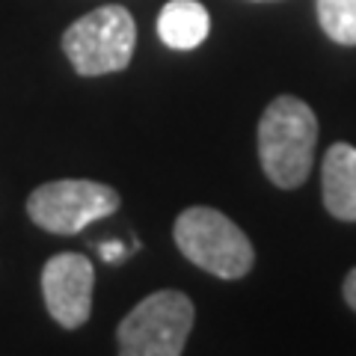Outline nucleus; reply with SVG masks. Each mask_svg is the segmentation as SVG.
Listing matches in <instances>:
<instances>
[{
	"mask_svg": "<svg viewBox=\"0 0 356 356\" xmlns=\"http://www.w3.org/2000/svg\"><path fill=\"white\" fill-rule=\"evenodd\" d=\"M95 291L92 261L81 252H60L42 267V297L51 318L65 330H77L89 321Z\"/></svg>",
	"mask_w": 356,
	"mask_h": 356,
	"instance_id": "423d86ee",
	"label": "nucleus"
},
{
	"mask_svg": "<svg viewBox=\"0 0 356 356\" xmlns=\"http://www.w3.org/2000/svg\"><path fill=\"white\" fill-rule=\"evenodd\" d=\"M98 250H102V259L110 261V264L125 259V247H122L119 241H104V243H98Z\"/></svg>",
	"mask_w": 356,
	"mask_h": 356,
	"instance_id": "9d476101",
	"label": "nucleus"
},
{
	"mask_svg": "<svg viewBox=\"0 0 356 356\" xmlns=\"http://www.w3.org/2000/svg\"><path fill=\"white\" fill-rule=\"evenodd\" d=\"M318 143V119L303 98L280 95L259 119V161L264 175L282 191H294L309 178Z\"/></svg>",
	"mask_w": 356,
	"mask_h": 356,
	"instance_id": "f257e3e1",
	"label": "nucleus"
},
{
	"mask_svg": "<svg viewBox=\"0 0 356 356\" xmlns=\"http://www.w3.org/2000/svg\"><path fill=\"white\" fill-rule=\"evenodd\" d=\"M324 208L341 222H356V149L350 143H332L321 163Z\"/></svg>",
	"mask_w": 356,
	"mask_h": 356,
	"instance_id": "0eeeda50",
	"label": "nucleus"
},
{
	"mask_svg": "<svg viewBox=\"0 0 356 356\" xmlns=\"http://www.w3.org/2000/svg\"><path fill=\"white\" fill-rule=\"evenodd\" d=\"M211 33V15L199 0H170L158 15V36L172 51H193Z\"/></svg>",
	"mask_w": 356,
	"mask_h": 356,
	"instance_id": "6e6552de",
	"label": "nucleus"
},
{
	"mask_svg": "<svg viewBox=\"0 0 356 356\" xmlns=\"http://www.w3.org/2000/svg\"><path fill=\"white\" fill-rule=\"evenodd\" d=\"M318 21L339 44H356V0H318Z\"/></svg>",
	"mask_w": 356,
	"mask_h": 356,
	"instance_id": "1a4fd4ad",
	"label": "nucleus"
},
{
	"mask_svg": "<svg viewBox=\"0 0 356 356\" xmlns=\"http://www.w3.org/2000/svg\"><path fill=\"white\" fill-rule=\"evenodd\" d=\"M137 44V24L125 6H98L63 33V51L81 77L125 72Z\"/></svg>",
	"mask_w": 356,
	"mask_h": 356,
	"instance_id": "7ed1b4c3",
	"label": "nucleus"
},
{
	"mask_svg": "<svg viewBox=\"0 0 356 356\" xmlns=\"http://www.w3.org/2000/svg\"><path fill=\"white\" fill-rule=\"evenodd\" d=\"M119 193L110 184L89 178H60L36 187L27 199V214L51 235H77L89 222L119 211Z\"/></svg>",
	"mask_w": 356,
	"mask_h": 356,
	"instance_id": "39448f33",
	"label": "nucleus"
},
{
	"mask_svg": "<svg viewBox=\"0 0 356 356\" xmlns=\"http://www.w3.org/2000/svg\"><path fill=\"white\" fill-rule=\"evenodd\" d=\"M341 294H344V303H348L356 312V267L344 276V285H341Z\"/></svg>",
	"mask_w": 356,
	"mask_h": 356,
	"instance_id": "9b49d317",
	"label": "nucleus"
},
{
	"mask_svg": "<svg viewBox=\"0 0 356 356\" xmlns=\"http://www.w3.org/2000/svg\"><path fill=\"white\" fill-rule=\"evenodd\" d=\"M175 247L187 261L220 280H241L252 270L255 250L235 220L208 205H193L178 214L172 229Z\"/></svg>",
	"mask_w": 356,
	"mask_h": 356,
	"instance_id": "f03ea898",
	"label": "nucleus"
},
{
	"mask_svg": "<svg viewBox=\"0 0 356 356\" xmlns=\"http://www.w3.org/2000/svg\"><path fill=\"white\" fill-rule=\"evenodd\" d=\"M193 303L184 291L166 288L143 297L119 324L116 341L125 356H178L193 330Z\"/></svg>",
	"mask_w": 356,
	"mask_h": 356,
	"instance_id": "20e7f679",
	"label": "nucleus"
}]
</instances>
